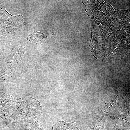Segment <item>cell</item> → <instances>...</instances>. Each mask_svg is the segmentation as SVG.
Here are the masks:
<instances>
[{"label":"cell","instance_id":"obj_2","mask_svg":"<svg viewBox=\"0 0 130 130\" xmlns=\"http://www.w3.org/2000/svg\"><path fill=\"white\" fill-rule=\"evenodd\" d=\"M27 39L33 43L39 44L42 43L46 40H47L46 35L40 32L34 31L27 38Z\"/></svg>","mask_w":130,"mask_h":130},{"label":"cell","instance_id":"obj_1","mask_svg":"<svg viewBox=\"0 0 130 130\" xmlns=\"http://www.w3.org/2000/svg\"><path fill=\"white\" fill-rule=\"evenodd\" d=\"M52 130H80L76 127L75 123H66L64 121H59L52 126Z\"/></svg>","mask_w":130,"mask_h":130}]
</instances>
